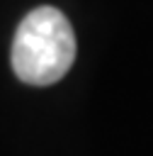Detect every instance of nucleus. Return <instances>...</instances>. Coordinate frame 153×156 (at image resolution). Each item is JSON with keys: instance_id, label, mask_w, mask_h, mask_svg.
I'll return each mask as SVG.
<instances>
[{"instance_id": "1", "label": "nucleus", "mask_w": 153, "mask_h": 156, "mask_svg": "<svg viewBox=\"0 0 153 156\" xmlns=\"http://www.w3.org/2000/svg\"><path fill=\"white\" fill-rule=\"evenodd\" d=\"M12 71L29 85L61 80L75 61V34L68 17L56 7L32 10L12 39Z\"/></svg>"}]
</instances>
